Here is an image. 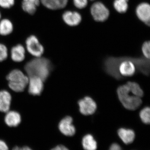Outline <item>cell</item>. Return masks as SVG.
Here are the masks:
<instances>
[{
  "label": "cell",
  "instance_id": "1",
  "mask_svg": "<svg viewBox=\"0 0 150 150\" xmlns=\"http://www.w3.org/2000/svg\"><path fill=\"white\" fill-rule=\"evenodd\" d=\"M104 67L106 73L117 80L132 76L137 70L146 76L150 73L149 59L146 58L109 57Z\"/></svg>",
  "mask_w": 150,
  "mask_h": 150
},
{
  "label": "cell",
  "instance_id": "2",
  "mask_svg": "<svg viewBox=\"0 0 150 150\" xmlns=\"http://www.w3.org/2000/svg\"><path fill=\"white\" fill-rule=\"evenodd\" d=\"M51 65L50 61L42 57H36L26 64L25 69L29 77H37L43 81L50 74Z\"/></svg>",
  "mask_w": 150,
  "mask_h": 150
},
{
  "label": "cell",
  "instance_id": "3",
  "mask_svg": "<svg viewBox=\"0 0 150 150\" xmlns=\"http://www.w3.org/2000/svg\"><path fill=\"white\" fill-rule=\"evenodd\" d=\"M117 95L123 107L129 110H134L139 107L142 103L140 97L131 95L126 85L120 86L117 89Z\"/></svg>",
  "mask_w": 150,
  "mask_h": 150
},
{
  "label": "cell",
  "instance_id": "4",
  "mask_svg": "<svg viewBox=\"0 0 150 150\" xmlns=\"http://www.w3.org/2000/svg\"><path fill=\"white\" fill-rule=\"evenodd\" d=\"M10 88L16 92L23 91L28 84L29 78L20 70H13L7 76Z\"/></svg>",
  "mask_w": 150,
  "mask_h": 150
},
{
  "label": "cell",
  "instance_id": "5",
  "mask_svg": "<svg viewBox=\"0 0 150 150\" xmlns=\"http://www.w3.org/2000/svg\"><path fill=\"white\" fill-rule=\"evenodd\" d=\"M25 45L28 51L34 57H41L44 53L43 46L35 35H31L25 41Z\"/></svg>",
  "mask_w": 150,
  "mask_h": 150
},
{
  "label": "cell",
  "instance_id": "6",
  "mask_svg": "<svg viewBox=\"0 0 150 150\" xmlns=\"http://www.w3.org/2000/svg\"><path fill=\"white\" fill-rule=\"evenodd\" d=\"M91 11L94 19L96 21H106L109 16V11L102 3L98 2L92 6Z\"/></svg>",
  "mask_w": 150,
  "mask_h": 150
},
{
  "label": "cell",
  "instance_id": "7",
  "mask_svg": "<svg viewBox=\"0 0 150 150\" xmlns=\"http://www.w3.org/2000/svg\"><path fill=\"white\" fill-rule=\"evenodd\" d=\"M78 105L80 112L83 115L93 114L97 109L96 103L90 97L86 96L79 100Z\"/></svg>",
  "mask_w": 150,
  "mask_h": 150
},
{
  "label": "cell",
  "instance_id": "8",
  "mask_svg": "<svg viewBox=\"0 0 150 150\" xmlns=\"http://www.w3.org/2000/svg\"><path fill=\"white\" fill-rule=\"evenodd\" d=\"M73 119L71 116H67L62 119L59 124V130L66 136L71 137L76 133V128L73 124Z\"/></svg>",
  "mask_w": 150,
  "mask_h": 150
},
{
  "label": "cell",
  "instance_id": "9",
  "mask_svg": "<svg viewBox=\"0 0 150 150\" xmlns=\"http://www.w3.org/2000/svg\"><path fill=\"white\" fill-rule=\"evenodd\" d=\"M43 81L37 77H29L28 84V92L33 96L39 95L43 89Z\"/></svg>",
  "mask_w": 150,
  "mask_h": 150
},
{
  "label": "cell",
  "instance_id": "10",
  "mask_svg": "<svg viewBox=\"0 0 150 150\" xmlns=\"http://www.w3.org/2000/svg\"><path fill=\"white\" fill-rule=\"evenodd\" d=\"M136 13L140 20L149 25L150 20V6L148 3H142L138 6Z\"/></svg>",
  "mask_w": 150,
  "mask_h": 150
},
{
  "label": "cell",
  "instance_id": "11",
  "mask_svg": "<svg viewBox=\"0 0 150 150\" xmlns=\"http://www.w3.org/2000/svg\"><path fill=\"white\" fill-rule=\"evenodd\" d=\"M62 18L65 23L71 26L77 25L81 21V16L77 12L67 11L63 14Z\"/></svg>",
  "mask_w": 150,
  "mask_h": 150
},
{
  "label": "cell",
  "instance_id": "12",
  "mask_svg": "<svg viewBox=\"0 0 150 150\" xmlns=\"http://www.w3.org/2000/svg\"><path fill=\"white\" fill-rule=\"evenodd\" d=\"M40 4L46 8L52 10H57L65 8L68 0H40Z\"/></svg>",
  "mask_w": 150,
  "mask_h": 150
},
{
  "label": "cell",
  "instance_id": "13",
  "mask_svg": "<svg viewBox=\"0 0 150 150\" xmlns=\"http://www.w3.org/2000/svg\"><path fill=\"white\" fill-rule=\"evenodd\" d=\"M11 96L8 91L5 90L0 91V111L8 112L10 108Z\"/></svg>",
  "mask_w": 150,
  "mask_h": 150
},
{
  "label": "cell",
  "instance_id": "14",
  "mask_svg": "<svg viewBox=\"0 0 150 150\" xmlns=\"http://www.w3.org/2000/svg\"><path fill=\"white\" fill-rule=\"evenodd\" d=\"M25 51L24 47L21 44L13 46L11 50V58L14 62H22L25 58Z\"/></svg>",
  "mask_w": 150,
  "mask_h": 150
},
{
  "label": "cell",
  "instance_id": "15",
  "mask_svg": "<svg viewBox=\"0 0 150 150\" xmlns=\"http://www.w3.org/2000/svg\"><path fill=\"white\" fill-rule=\"evenodd\" d=\"M40 4V0H22V8L26 13L33 15L36 12Z\"/></svg>",
  "mask_w": 150,
  "mask_h": 150
},
{
  "label": "cell",
  "instance_id": "16",
  "mask_svg": "<svg viewBox=\"0 0 150 150\" xmlns=\"http://www.w3.org/2000/svg\"><path fill=\"white\" fill-rule=\"evenodd\" d=\"M21 120L19 113L15 111H8L5 117L6 124L10 127H16L20 123Z\"/></svg>",
  "mask_w": 150,
  "mask_h": 150
},
{
  "label": "cell",
  "instance_id": "17",
  "mask_svg": "<svg viewBox=\"0 0 150 150\" xmlns=\"http://www.w3.org/2000/svg\"><path fill=\"white\" fill-rule=\"evenodd\" d=\"M118 134L121 139L126 144H131L135 139V133L131 129L121 128L118 130Z\"/></svg>",
  "mask_w": 150,
  "mask_h": 150
},
{
  "label": "cell",
  "instance_id": "18",
  "mask_svg": "<svg viewBox=\"0 0 150 150\" xmlns=\"http://www.w3.org/2000/svg\"><path fill=\"white\" fill-rule=\"evenodd\" d=\"M13 30V24L10 20L4 18L0 20V35L2 36L8 35Z\"/></svg>",
  "mask_w": 150,
  "mask_h": 150
},
{
  "label": "cell",
  "instance_id": "19",
  "mask_svg": "<svg viewBox=\"0 0 150 150\" xmlns=\"http://www.w3.org/2000/svg\"><path fill=\"white\" fill-rule=\"evenodd\" d=\"M82 145L85 150H96L97 144L91 134H87L83 137Z\"/></svg>",
  "mask_w": 150,
  "mask_h": 150
},
{
  "label": "cell",
  "instance_id": "20",
  "mask_svg": "<svg viewBox=\"0 0 150 150\" xmlns=\"http://www.w3.org/2000/svg\"><path fill=\"white\" fill-rule=\"evenodd\" d=\"M129 91L135 96L142 97L144 96V91L139 84L134 82H128L126 84Z\"/></svg>",
  "mask_w": 150,
  "mask_h": 150
},
{
  "label": "cell",
  "instance_id": "21",
  "mask_svg": "<svg viewBox=\"0 0 150 150\" xmlns=\"http://www.w3.org/2000/svg\"><path fill=\"white\" fill-rule=\"evenodd\" d=\"M129 0H115L113 3L115 10L120 13L126 12L128 8Z\"/></svg>",
  "mask_w": 150,
  "mask_h": 150
},
{
  "label": "cell",
  "instance_id": "22",
  "mask_svg": "<svg viewBox=\"0 0 150 150\" xmlns=\"http://www.w3.org/2000/svg\"><path fill=\"white\" fill-rule=\"evenodd\" d=\"M150 108L146 106L140 111L139 115L142 122L146 124L150 123Z\"/></svg>",
  "mask_w": 150,
  "mask_h": 150
},
{
  "label": "cell",
  "instance_id": "23",
  "mask_svg": "<svg viewBox=\"0 0 150 150\" xmlns=\"http://www.w3.org/2000/svg\"><path fill=\"white\" fill-rule=\"evenodd\" d=\"M8 52L6 46L0 43V62L4 61L7 58Z\"/></svg>",
  "mask_w": 150,
  "mask_h": 150
},
{
  "label": "cell",
  "instance_id": "24",
  "mask_svg": "<svg viewBox=\"0 0 150 150\" xmlns=\"http://www.w3.org/2000/svg\"><path fill=\"white\" fill-rule=\"evenodd\" d=\"M150 43L149 41H146L143 44L142 51L145 58L149 59L150 54Z\"/></svg>",
  "mask_w": 150,
  "mask_h": 150
},
{
  "label": "cell",
  "instance_id": "25",
  "mask_svg": "<svg viewBox=\"0 0 150 150\" xmlns=\"http://www.w3.org/2000/svg\"><path fill=\"white\" fill-rule=\"evenodd\" d=\"M15 4V0H0V7L3 8H10Z\"/></svg>",
  "mask_w": 150,
  "mask_h": 150
},
{
  "label": "cell",
  "instance_id": "26",
  "mask_svg": "<svg viewBox=\"0 0 150 150\" xmlns=\"http://www.w3.org/2000/svg\"><path fill=\"white\" fill-rule=\"evenodd\" d=\"M74 4L79 9L85 8L87 5L88 0H74Z\"/></svg>",
  "mask_w": 150,
  "mask_h": 150
},
{
  "label": "cell",
  "instance_id": "27",
  "mask_svg": "<svg viewBox=\"0 0 150 150\" xmlns=\"http://www.w3.org/2000/svg\"><path fill=\"white\" fill-rule=\"evenodd\" d=\"M0 150H8L6 144L2 140H0Z\"/></svg>",
  "mask_w": 150,
  "mask_h": 150
},
{
  "label": "cell",
  "instance_id": "28",
  "mask_svg": "<svg viewBox=\"0 0 150 150\" xmlns=\"http://www.w3.org/2000/svg\"><path fill=\"white\" fill-rule=\"evenodd\" d=\"M109 150H122V149L117 144H113L110 147Z\"/></svg>",
  "mask_w": 150,
  "mask_h": 150
},
{
  "label": "cell",
  "instance_id": "29",
  "mask_svg": "<svg viewBox=\"0 0 150 150\" xmlns=\"http://www.w3.org/2000/svg\"><path fill=\"white\" fill-rule=\"evenodd\" d=\"M51 150H69L68 149L64 146L63 145H59L57 146L56 147L52 149Z\"/></svg>",
  "mask_w": 150,
  "mask_h": 150
},
{
  "label": "cell",
  "instance_id": "30",
  "mask_svg": "<svg viewBox=\"0 0 150 150\" xmlns=\"http://www.w3.org/2000/svg\"><path fill=\"white\" fill-rule=\"evenodd\" d=\"M12 150H33L30 148L28 146L22 147H19L18 146H16L13 148Z\"/></svg>",
  "mask_w": 150,
  "mask_h": 150
},
{
  "label": "cell",
  "instance_id": "31",
  "mask_svg": "<svg viewBox=\"0 0 150 150\" xmlns=\"http://www.w3.org/2000/svg\"><path fill=\"white\" fill-rule=\"evenodd\" d=\"M1 13L0 12V20H1Z\"/></svg>",
  "mask_w": 150,
  "mask_h": 150
},
{
  "label": "cell",
  "instance_id": "32",
  "mask_svg": "<svg viewBox=\"0 0 150 150\" xmlns=\"http://www.w3.org/2000/svg\"><path fill=\"white\" fill-rule=\"evenodd\" d=\"M91 1H93V0H91Z\"/></svg>",
  "mask_w": 150,
  "mask_h": 150
}]
</instances>
